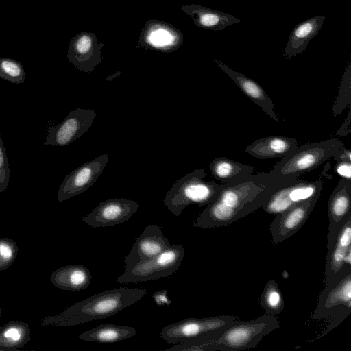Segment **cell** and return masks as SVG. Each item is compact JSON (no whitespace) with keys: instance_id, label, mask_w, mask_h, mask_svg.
<instances>
[{"instance_id":"cell-1","label":"cell","mask_w":351,"mask_h":351,"mask_svg":"<svg viewBox=\"0 0 351 351\" xmlns=\"http://www.w3.org/2000/svg\"><path fill=\"white\" fill-rule=\"evenodd\" d=\"M287 182L269 173H260L222 184L216 198L206 205L193 225L201 228L230 225L261 208L274 190Z\"/></svg>"},{"instance_id":"cell-28","label":"cell","mask_w":351,"mask_h":351,"mask_svg":"<svg viewBox=\"0 0 351 351\" xmlns=\"http://www.w3.org/2000/svg\"><path fill=\"white\" fill-rule=\"evenodd\" d=\"M351 101V63L350 62L342 77L335 103L332 108V114H340Z\"/></svg>"},{"instance_id":"cell-22","label":"cell","mask_w":351,"mask_h":351,"mask_svg":"<svg viewBox=\"0 0 351 351\" xmlns=\"http://www.w3.org/2000/svg\"><path fill=\"white\" fill-rule=\"evenodd\" d=\"M181 9L197 26L206 29L220 31L241 22L231 14L199 5H182Z\"/></svg>"},{"instance_id":"cell-25","label":"cell","mask_w":351,"mask_h":351,"mask_svg":"<svg viewBox=\"0 0 351 351\" xmlns=\"http://www.w3.org/2000/svg\"><path fill=\"white\" fill-rule=\"evenodd\" d=\"M213 176L223 183L241 180L253 174L254 167L225 157L214 159L209 165Z\"/></svg>"},{"instance_id":"cell-11","label":"cell","mask_w":351,"mask_h":351,"mask_svg":"<svg viewBox=\"0 0 351 351\" xmlns=\"http://www.w3.org/2000/svg\"><path fill=\"white\" fill-rule=\"evenodd\" d=\"M96 112L90 108H76L64 120L47 129L44 144L51 146H66L80 138L93 123Z\"/></svg>"},{"instance_id":"cell-3","label":"cell","mask_w":351,"mask_h":351,"mask_svg":"<svg viewBox=\"0 0 351 351\" xmlns=\"http://www.w3.org/2000/svg\"><path fill=\"white\" fill-rule=\"evenodd\" d=\"M146 289L119 287L106 290L78 302L62 313L42 319L41 326H73L105 319L137 302L147 294Z\"/></svg>"},{"instance_id":"cell-9","label":"cell","mask_w":351,"mask_h":351,"mask_svg":"<svg viewBox=\"0 0 351 351\" xmlns=\"http://www.w3.org/2000/svg\"><path fill=\"white\" fill-rule=\"evenodd\" d=\"M322 184L321 179L306 181L295 178L274 190L261 208L267 213L277 215L300 202L320 195Z\"/></svg>"},{"instance_id":"cell-18","label":"cell","mask_w":351,"mask_h":351,"mask_svg":"<svg viewBox=\"0 0 351 351\" xmlns=\"http://www.w3.org/2000/svg\"><path fill=\"white\" fill-rule=\"evenodd\" d=\"M328 232L327 243L336 237L345 221L351 217V180L341 178L328 203Z\"/></svg>"},{"instance_id":"cell-2","label":"cell","mask_w":351,"mask_h":351,"mask_svg":"<svg viewBox=\"0 0 351 351\" xmlns=\"http://www.w3.org/2000/svg\"><path fill=\"white\" fill-rule=\"evenodd\" d=\"M280 326L274 315L256 319H239L215 333L173 344L164 351H239L255 348L261 339Z\"/></svg>"},{"instance_id":"cell-34","label":"cell","mask_w":351,"mask_h":351,"mask_svg":"<svg viewBox=\"0 0 351 351\" xmlns=\"http://www.w3.org/2000/svg\"><path fill=\"white\" fill-rule=\"evenodd\" d=\"M336 162H351V151L341 147L332 156Z\"/></svg>"},{"instance_id":"cell-21","label":"cell","mask_w":351,"mask_h":351,"mask_svg":"<svg viewBox=\"0 0 351 351\" xmlns=\"http://www.w3.org/2000/svg\"><path fill=\"white\" fill-rule=\"evenodd\" d=\"M298 147L295 138L270 136L256 140L245 148V152L258 159L285 157Z\"/></svg>"},{"instance_id":"cell-8","label":"cell","mask_w":351,"mask_h":351,"mask_svg":"<svg viewBox=\"0 0 351 351\" xmlns=\"http://www.w3.org/2000/svg\"><path fill=\"white\" fill-rule=\"evenodd\" d=\"M237 319L232 315L186 318L164 327L160 336L165 341L176 344L223 330Z\"/></svg>"},{"instance_id":"cell-32","label":"cell","mask_w":351,"mask_h":351,"mask_svg":"<svg viewBox=\"0 0 351 351\" xmlns=\"http://www.w3.org/2000/svg\"><path fill=\"white\" fill-rule=\"evenodd\" d=\"M152 297L155 303L160 307L169 306L171 304V300L167 295V290L156 291L153 293Z\"/></svg>"},{"instance_id":"cell-19","label":"cell","mask_w":351,"mask_h":351,"mask_svg":"<svg viewBox=\"0 0 351 351\" xmlns=\"http://www.w3.org/2000/svg\"><path fill=\"white\" fill-rule=\"evenodd\" d=\"M215 62L251 101L260 106L273 120L280 121L274 110V104L272 100L256 82L243 73L232 70L217 58Z\"/></svg>"},{"instance_id":"cell-10","label":"cell","mask_w":351,"mask_h":351,"mask_svg":"<svg viewBox=\"0 0 351 351\" xmlns=\"http://www.w3.org/2000/svg\"><path fill=\"white\" fill-rule=\"evenodd\" d=\"M350 271L351 217L341 226L334 239L327 243L324 286L330 285Z\"/></svg>"},{"instance_id":"cell-14","label":"cell","mask_w":351,"mask_h":351,"mask_svg":"<svg viewBox=\"0 0 351 351\" xmlns=\"http://www.w3.org/2000/svg\"><path fill=\"white\" fill-rule=\"evenodd\" d=\"M140 204L125 198H110L99 203L82 221L93 228L108 227L127 221Z\"/></svg>"},{"instance_id":"cell-7","label":"cell","mask_w":351,"mask_h":351,"mask_svg":"<svg viewBox=\"0 0 351 351\" xmlns=\"http://www.w3.org/2000/svg\"><path fill=\"white\" fill-rule=\"evenodd\" d=\"M350 313L351 271L330 285L324 286L312 318L318 320L330 319L329 328L331 330Z\"/></svg>"},{"instance_id":"cell-17","label":"cell","mask_w":351,"mask_h":351,"mask_svg":"<svg viewBox=\"0 0 351 351\" xmlns=\"http://www.w3.org/2000/svg\"><path fill=\"white\" fill-rule=\"evenodd\" d=\"M171 247V245L163 234L162 228L155 224H149L136 239L134 244L125 256V269L154 257Z\"/></svg>"},{"instance_id":"cell-20","label":"cell","mask_w":351,"mask_h":351,"mask_svg":"<svg viewBox=\"0 0 351 351\" xmlns=\"http://www.w3.org/2000/svg\"><path fill=\"white\" fill-rule=\"evenodd\" d=\"M325 19L324 16H315L298 24L289 36L283 56L290 58L301 54L309 42L318 34Z\"/></svg>"},{"instance_id":"cell-5","label":"cell","mask_w":351,"mask_h":351,"mask_svg":"<svg viewBox=\"0 0 351 351\" xmlns=\"http://www.w3.org/2000/svg\"><path fill=\"white\" fill-rule=\"evenodd\" d=\"M205 176L203 169H197L178 179L164 199L166 208L173 215L179 216L191 204L205 206L214 200L222 184L206 181Z\"/></svg>"},{"instance_id":"cell-36","label":"cell","mask_w":351,"mask_h":351,"mask_svg":"<svg viewBox=\"0 0 351 351\" xmlns=\"http://www.w3.org/2000/svg\"><path fill=\"white\" fill-rule=\"evenodd\" d=\"M1 305H0V318H1Z\"/></svg>"},{"instance_id":"cell-12","label":"cell","mask_w":351,"mask_h":351,"mask_svg":"<svg viewBox=\"0 0 351 351\" xmlns=\"http://www.w3.org/2000/svg\"><path fill=\"white\" fill-rule=\"evenodd\" d=\"M108 159V154L101 155L68 174L58 189V201L63 202L88 190L101 174Z\"/></svg>"},{"instance_id":"cell-35","label":"cell","mask_w":351,"mask_h":351,"mask_svg":"<svg viewBox=\"0 0 351 351\" xmlns=\"http://www.w3.org/2000/svg\"><path fill=\"white\" fill-rule=\"evenodd\" d=\"M350 123H351V112H350V110H349L345 121L341 125V126L339 128V129L338 130V131L337 132L336 134L338 136H341L349 134L351 132Z\"/></svg>"},{"instance_id":"cell-15","label":"cell","mask_w":351,"mask_h":351,"mask_svg":"<svg viewBox=\"0 0 351 351\" xmlns=\"http://www.w3.org/2000/svg\"><path fill=\"white\" fill-rule=\"evenodd\" d=\"M183 41L178 29L164 21L151 19L142 29L138 44L145 49L169 53L178 49Z\"/></svg>"},{"instance_id":"cell-4","label":"cell","mask_w":351,"mask_h":351,"mask_svg":"<svg viewBox=\"0 0 351 351\" xmlns=\"http://www.w3.org/2000/svg\"><path fill=\"white\" fill-rule=\"evenodd\" d=\"M343 146V143L336 138L304 145L283 157L269 173L279 180L291 181L317 168Z\"/></svg>"},{"instance_id":"cell-26","label":"cell","mask_w":351,"mask_h":351,"mask_svg":"<svg viewBox=\"0 0 351 351\" xmlns=\"http://www.w3.org/2000/svg\"><path fill=\"white\" fill-rule=\"evenodd\" d=\"M30 340V328L23 321H11L0 328V351H15Z\"/></svg>"},{"instance_id":"cell-23","label":"cell","mask_w":351,"mask_h":351,"mask_svg":"<svg viewBox=\"0 0 351 351\" xmlns=\"http://www.w3.org/2000/svg\"><path fill=\"white\" fill-rule=\"evenodd\" d=\"M91 279L89 269L79 264L58 268L49 277V280L55 287L72 291L86 289L90 285Z\"/></svg>"},{"instance_id":"cell-30","label":"cell","mask_w":351,"mask_h":351,"mask_svg":"<svg viewBox=\"0 0 351 351\" xmlns=\"http://www.w3.org/2000/svg\"><path fill=\"white\" fill-rule=\"evenodd\" d=\"M16 242L9 238H0V271L7 269L15 261L18 253Z\"/></svg>"},{"instance_id":"cell-31","label":"cell","mask_w":351,"mask_h":351,"mask_svg":"<svg viewBox=\"0 0 351 351\" xmlns=\"http://www.w3.org/2000/svg\"><path fill=\"white\" fill-rule=\"evenodd\" d=\"M10 175L6 150L0 135V193L6 190L9 183Z\"/></svg>"},{"instance_id":"cell-29","label":"cell","mask_w":351,"mask_h":351,"mask_svg":"<svg viewBox=\"0 0 351 351\" xmlns=\"http://www.w3.org/2000/svg\"><path fill=\"white\" fill-rule=\"evenodd\" d=\"M0 77L14 84L23 83L25 77L24 67L14 59L0 58Z\"/></svg>"},{"instance_id":"cell-24","label":"cell","mask_w":351,"mask_h":351,"mask_svg":"<svg viewBox=\"0 0 351 351\" xmlns=\"http://www.w3.org/2000/svg\"><path fill=\"white\" fill-rule=\"evenodd\" d=\"M136 333V329L131 326L104 324L82 332L79 338L87 341L112 343L128 339Z\"/></svg>"},{"instance_id":"cell-16","label":"cell","mask_w":351,"mask_h":351,"mask_svg":"<svg viewBox=\"0 0 351 351\" xmlns=\"http://www.w3.org/2000/svg\"><path fill=\"white\" fill-rule=\"evenodd\" d=\"M103 47V43H98L95 34L82 32L71 39L67 58L78 70L90 73L101 62Z\"/></svg>"},{"instance_id":"cell-13","label":"cell","mask_w":351,"mask_h":351,"mask_svg":"<svg viewBox=\"0 0 351 351\" xmlns=\"http://www.w3.org/2000/svg\"><path fill=\"white\" fill-rule=\"evenodd\" d=\"M319 196L300 202L276 215L269 226L274 244L289 239L302 228L308 219Z\"/></svg>"},{"instance_id":"cell-27","label":"cell","mask_w":351,"mask_h":351,"mask_svg":"<svg viewBox=\"0 0 351 351\" xmlns=\"http://www.w3.org/2000/svg\"><path fill=\"white\" fill-rule=\"evenodd\" d=\"M259 302L265 314L278 315L285 308L282 292L274 280H269L265 285Z\"/></svg>"},{"instance_id":"cell-33","label":"cell","mask_w":351,"mask_h":351,"mask_svg":"<svg viewBox=\"0 0 351 351\" xmlns=\"http://www.w3.org/2000/svg\"><path fill=\"white\" fill-rule=\"evenodd\" d=\"M335 170L341 178L351 180V162H337Z\"/></svg>"},{"instance_id":"cell-6","label":"cell","mask_w":351,"mask_h":351,"mask_svg":"<svg viewBox=\"0 0 351 351\" xmlns=\"http://www.w3.org/2000/svg\"><path fill=\"white\" fill-rule=\"evenodd\" d=\"M185 251L183 246L173 245L158 255L138 263L119 275V283L146 282L166 278L174 274L181 265Z\"/></svg>"}]
</instances>
